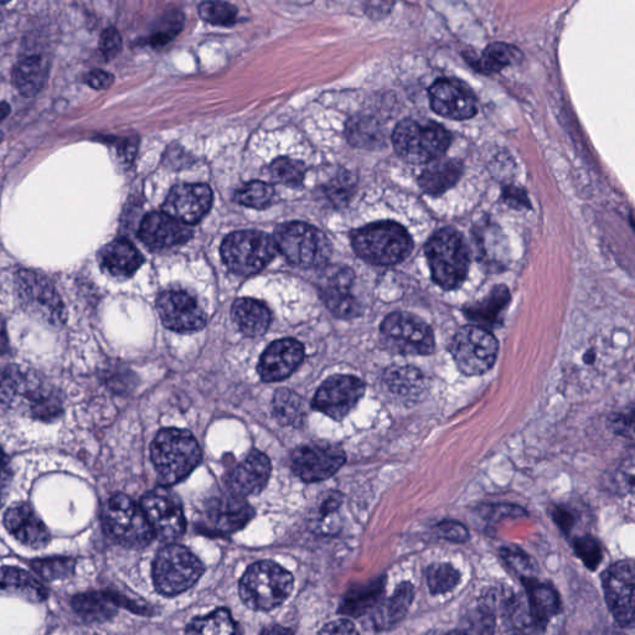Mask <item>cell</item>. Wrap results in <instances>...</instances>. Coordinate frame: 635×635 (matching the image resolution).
I'll use <instances>...</instances> for the list:
<instances>
[{"instance_id":"61","label":"cell","mask_w":635,"mask_h":635,"mask_svg":"<svg viewBox=\"0 0 635 635\" xmlns=\"http://www.w3.org/2000/svg\"><path fill=\"white\" fill-rule=\"evenodd\" d=\"M0 20H2V15H0Z\"/></svg>"},{"instance_id":"32","label":"cell","mask_w":635,"mask_h":635,"mask_svg":"<svg viewBox=\"0 0 635 635\" xmlns=\"http://www.w3.org/2000/svg\"><path fill=\"white\" fill-rule=\"evenodd\" d=\"M413 598H415V588L410 582L401 583L394 595L387 598L378 608L374 618L376 627L386 629L400 623L409 612Z\"/></svg>"},{"instance_id":"40","label":"cell","mask_w":635,"mask_h":635,"mask_svg":"<svg viewBox=\"0 0 635 635\" xmlns=\"http://www.w3.org/2000/svg\"><path fill=\"white\" fill-rule=\"evenodd\" d=\"M520 58L519 49L509 44L495 43L489 45L483 51L482 56L476 63V67L479 71L485 72V74H492V72L502 71L504 67L515 64Z\"/></svg>"},{"instance_id":"54","label":"cell","mask_w":635,"mask_h":635,"mask_svg":"<svg viewBox=\"0 0 635 635\" xmlns=\"http://www.w3.org/2000/svg\"><path fill=\"white\" fill-rule=\"evenodd\" d=\"M317 635H359V632L348 619H338L320 629Z\"/></svg>"},{"instance_id":"57","label":"cell","mask_w":635,"mask_h":635,"mask_svg":"<svg viewBox=\"0 0 635 635\" xmlns=\"http://www.w3.org/2000/svg\"><path fill=\"white\" fill-rule=\"evenodd\" d=\"M261 635H293L292 629L282 626H271L265 629Z\"/></svg>"},{"instance_id":"1","label":"cell","mask_w":635,"mask_h":635,"mask_svg":"<svg viewBox=\"0 0 635 635\" xmlns=\"http://www.w3.org/2000/svg\"><path fill=\"white\" fill-rule=\"evenodd\" d=\"M152 461L159 482L173 485L182 482L201 461V449L188 431L167 428L160 431L152 445Z\"/></svg>"},{"instance_id":"51","label":"cell","mask_w":635,"mask_h":635,"mask_svg":"<svg viewBox=\"0 0 635 635\" xmlns=\"http://www.w3.org/2000/svg\"><path fill=\"white\" fill-rule=\"evenodd\" d=\"M122 49V38L115 28H107L101 35L100 50L107 60H111L120 53Z\"/></svg>"},{"instance_id":"41","label":"cell","mask_w":635,"mask_h":635,"mask_svg":"<svg viewBox=\"0 0 635 635\" xmlns=\"http://www.w3.org/2000/svg\"><path fill=\"white\" fill-rule=\"evenodd\" d=\"M347 136L355 147L373 148L381 142L382 129L373 118L355 117L348 123Z\"/></svg>"},{"instance_id":"30","label":"cell","mask_w":635,"mask_h":635,"mask_svg":"<svg viewBox=\"0 0 635 635\" xmlns=\"http://www.w3.org/2000/svg\"><path fill=\"white\" fill-rule=\"evenodd\" d=\"M39 385H35L32 376L18 368H8L0 373V402L7 405L25 404L29 406Z\"/></svg>"},{"instance_id":"42","label":"cell","mask_w":635,"mask_h":635,"mask_svg":"<svg viewBox=\"0 0 635 635\" xmlns=\"http://www.w3.org/2000/svg\"><path fill=\"white\" fill-rule=\"evenodd\" d=\"M273 407L278 420L283 425L297 426L301 425L306 416L303 400L294 392L283 389L277 392Z\"/></svg>"},{"instance_id":"35","label":"cell","mask_w":635,"mask_h":635,"mask_svg":"<svg viewBox=\"0 0 635 635\" xmlns=\"http://www.w3.org/2000/svg\"><path fill=\"white\" fill-rule=\"evenodd\" d=\"M510 301L508 288L500 286L494 289L484 301L466 309V316L480 325L478 327H494L502 317L504 309Z\"/></svg>"},{"instance_id":"44","label":"cell","mask_w":635,"mask_h":635,"mask_svg":"<svg viewBox=\"0 0 635 635\" xmlns=\"http://www.w3.org/2000/svg\"><path fill=\"white\" fill-rule=\"evenodd\" d=\"M275 195V190L270 184L263 182L247 183L240 190H237L235 200L249 208L265 209L271 205Z\"/></svg>"},{"instance_id":"47","label":"cell","mask_w":635,"mask_h":635,"mask_svg":"<svg viewBox=\"0 0 635 635\" xmlns=\"http://www.w3.org/2000/svg\"><path fill=\"white\" fill-rule=\"evenodd\" d=\"M32 567L45 580L54 581L71 576L75 570V560L70 557H54V559L33 561Z\"/></svg>"},{"instance_id":"36","label":"cell","mask_w":635,"mask_h":635,"mask_svg":"<svg viewBox=\"0 0 635 635\" xmlns=\"http://www.w3.org/2000/svg\"><path fill=\"white\" fill-rule=\"evenodd\" d=\"M72 607L87 622H103L116 612V603L110 596L91 592L77 595L72 600Z\"/></svg>"},{"instance_id":"20","label":"cell","mask_w":635,"mask_h":635,"mask_svg":"<svg viewBox=\"0 0 635 635\" xmlns=\"http://www.w3.org/2000/svg\"><path fill=\"white\" fill-rule=\"evenodd\" d=\"M303 358L304 349L297 340H277L262 354L258 374L266 382L281 381L298 369Z\"/></svg>"},{"instance_id":"2","label":"cell","mask_w":635,"mask_h":635,"mask_svg":"<svg viewBox=\"0 0 635 635\" xmlns=\"http://www.w3.org/2000/svg\"><path fill=\"white\" fill-rule=\"evenodd\" d=\"M356 254L373 265L391 266L411 254L413 242L409 232L392 221H381L354 232Z\"/></svg>"},{"instance_id":"29","label":"cell","mask_w":635,"mask_h":635,"mask_svg":"<svg viewBox=\"0 0 635 635\" xmlns=\"http://www.w3.org/2000/svg\"><path fill=\"white\" fill-rule=\"evenodd\" d=\"M526 587V601L533 617L541 626H546L551 618L559 614L561 609L560 597L551 586L542 585L533 578H524Z\"/></svg>"},{"instance_id":"34","label":"cell","mask_w":635,"mask_h":635,"mask_svg":"<svg viewBox=\"0 0 635 635\" xmlns=\"http://www.w3.org/2000/svg\"><path fill=\"white\" fill-rule=\"evenodd\" d=\"M0 590L18 592L33 602H41L48 597V591L34 576L12 566L0 567Z\"/></svg>"},{"instance_id":"15","label":"cell","mask_w":635,"mask_h":635,"mask_svg":"<svg viewBox=\"0 0 635 635\" xmlns=\"http://www.w3.org/2000/svg\"><path fill=\"white\" fill-rule=\"evenodd\" d=\"M634 566L631 561H619L603 573L604 595L609 611L622 626H631L634 619Z\"/></svg>"},{"instance_id":"18","label":"cell","mask_w":635,"mask_h":635,"mask_svg":"<svg viewBox=\"0 0 635 635\" xmlns=\"http://www.w3.org/2000/svg\"><path fill=\"white\" fill-rule=\"evenodd\" d=\"M213 205V193L208 185L182 184L170 190L163 204V213L185 225L199 223Z\"/></svg>"},{"instance_id":"7","label":"cell","mask_w":635,"mask_h":635,"mask_svg":"<svg viewBox=\"0 0 635 635\" xmlns=\"http://www.w3.org/2000/svg\"><path fill=\"white\" fill-rule=\"evenodd\" d=\"M276 249L293 265L316 267L330 255V244L322 231L304 223L283 224L273 236Z\"/></svg>"},{"instance_id":"37","label":"cell","mask_w":635,"mask_h":635,"mask_svg":"<svg viewBox=\"0 0 635 635\" xmlns=\"http://www.w3.org/2000/svg\"><path fill=\"white\" fill-rule=\"evenodd\" d=\"M504 617L510 633L514 635H538L545 628L531 614L528 601L521 598H514L508 603Z\"/></svg>"},{"instance_id":"59","label":"cell","mask_w":635,"mask_h":635,"mask_svg":"<svg viewBox=\"0 0 635 635\" xmlns=\"http://www.w3.org/2000/svg\"><path fill=\"white\" fill-rule=\"evenodd\" d=\"M5 332L3 329V323L0 322V351H3L8 348L7 339H5Z\"/></svg>"},{"instance_id":"6","label":"cell","mask_w":635,"mask_h":635,"mask_svg":"<svg viewBox=\"0 0 635 635\" xmlns=\"http://www.w3.org/2000/svg\"><path fill=\"white\" fill-rule=\"evenodd\" d=\"M203 572V564L187 547L168 545L154 561V585L164 596H178L193 587Z\"/></svg>"},{"instance_id":"25","label":"cell","mask_w":635,"mask_h":635,"mask_svg":"<svg viewBox=\"0 0 635 635\" xmlns=\"http://www.w3.org/2000/svg\"><path fill=\"white\" fill-rule=\"evenodd\" d=\"M206 521L215 533L231 534L244 528L254 515L249 504L236 495L211 500L206 508Z\"/></svg>"},{"instance_id":"24","label":"cell","mask_w":635,"mask_h":635,"mask_svg":"<svg viewBox=\"0 0 635 635\" xmlns=\"http://www.w3.org/2000/svg\"><path fill=\"white\" fill-rule=\"evenodd\" d=\"M5 528L23 545L41 549L49 544L50 533L29 504L14 505L4 516Z\"/></svg>"},{"instance_id":"48","label":"cell","mask_w":635,"mask_h":635,"mask_svg":"<svg viewBox=\"0 0 635 635\" xmlns=\"http://www.w3.org/2000/svg\"><path fill=\"white\" fill-rule=\"evenodd\" d=\"M199 13L205 22L215 25H232L237 19V9L227 3L201 4Z\"/></svg>"},{"instance_id":"49","label":"cell","mask_w":635,"mask_h":635,"mask_svg":"<svg viewBox=\"0 0 635 635\" xmlns=\"http://www.w3.org/2000/svg\"><path fill=\"white\" fill-rule=\"evenodd\" d=\"M575 551L583 564L590 570H596L603 559V552L598 541L591 536H583L575 540Z\"/></svg>"},{"instance_id":"21","label":"cell","mask_w":635,"mask_h":635,"mask_svg":"<svg viewBox=\"0 0 635 635\" xmlns=\"http://www.w3.org/2000/svg\"><path fill=\"white\" fill-rule=\"evenodd\" d=\"M354 275L349 268L334 267L325 273L322 281V297L330 312L339 318L350 319L358 316L359 304L351 287Z\"/></svg>"},{"instance_id":"4","label":"cell","mask_w":635,"mask_h":635,"mask_svg":"<svg viewBox=\"0 0 635 635\" xmlns=\"http://www.w3.org/2000/svg\"><path fill=\"white\" fill-rule=\"evenodd\" d=\"M426 256L433 281L452 291L466 280L469 252L463 236L453 229H443L431 237L426 245Z\"/></svg>"},{"instance_id":"9","label":"cell","mask_w":635,"mask_h":635,"mask_svg":"<svg viewBox=\"0 0 635 635\" xmlns=\"http://www.w3.org/2000/svg\"><path fill=\"white\" fill-rule=\"evenodd\" d=\"M103 521L108 534L121 545L143 547L154 538L141 505L134 503L127 495L117 494L108 500Z\"/></svg>"},{"instance_id":"27","label":"cell","mask_w":635,"mask_h":635,"mask_svg":"<svg viewBox=\"0 0 635 635\" xmlns=\"http://www.w3.org/2000/svg\"><path fill=\"white\" fill-rule=\"evenodd\" d=\"M232 317L241 332L249 337H260L271 324L270 309L252 298L237 299L232 307Z\"/></svg>"},{"instance_id":"31","label":"cell","mask_w":635,"mask_h":635,"mask_svg":"<svg viewBox=\"0 0 635 635\" xmlns=\"http://www.w3.org/2000/svg\"><path fill=\"white\" fill-rule=\"evenodd\" d=\"M463 173V165L457 159L436 160L420 177L423 191L431 195H440L458 182Z\"/></svg>"},{"instance_id":"28","label":"cell","mask_w":635,"mask_h":635,"mask_svg":"<svg viewBox=\"0 0 635 635\" xmlns=\"http://www.w3.org/2000/svg\"><path fill=\"white\" fill-rule=\"evenodd\" d=\"M49 77V67L38 55L19 61L13 70V84L25 97L38 95Z\"/></svg>"},{"instance_id":"55","label":"cell","mask_w":635,"mask_h":635,"mask_svg":"<svg viewBox=\"0 0 635 635\" xmlns=\"http://www.w3.org/2000/svg\"><path fill=\"white\" fill-rule=\"evenodd\" d=\"M113 81H115V77L102 70L91 71L85 76L86 84L92 87V89L100 91L110 89L113 85Z\"/></svg>"},{"instance_id":"50","label":"cell","mask_w":635,"mask_h":635,"mask_svg":"<svg viewBox=\"0 0 635 635\" xmlns=\"http://www.w3.org/2000/svg\"><path fill=\"white\" fill-rule=\"evenodd\" d=\"M437 533L441 538L458 542V544L469 540V531L466 526L453 520L442 521L441 524H438Z\"/></svg>"},{"instance_id":"23","label":"cell","mask_w":635,"mask_h":635,"mask_svg":"<svg viewBox=\"0 0 635 635\" xmlns=\"http://www.w3.org/2000/svg\"><path fill=\"white\" fill-rule=\"evenodd\" d=\"M271 476V462L265 454L252 451L231 472L227 485L236 497L244 498L255 495L266 487Z\"/></svg>"},{"instance_id":"11","label":"cell","mask_w":635,"mask_h":635,"mask_svg":"<svg viewBox=\"0 0 635 635\" xmlns=\"http://www.w3.org/2000/svg\"><path fill=\"white\" fill-rule=\"evenodd\" d=\"M381 335L391 349L401 354L430 355L435 350V335L420 318L394 312L381 324Z\"/></svg>"},{"instance_id":"13","label":"cell","mask_w":635,"mask_h":635,"mask_svg":"<svg viewBox=\"0 0 635 635\" xmlns=\"http://www.w3.org/2000/svg\"><path fill=\"white\" fill-rule=\"evenodd\" d=\"M17 287L20 301L28 312L51 324L63 323V302L45 277L30 271L19 272Z\"/></svg>"},{"instance_id":"26","label":"cell","mask_w":635,"mask_h":635,"mask_svg":"<svg viewBox=\"0 0 635 635\" xmlns=\"http://www.w3.org/2000/svg\"><path fill=\"white\" fill-rule=\"evenodd\" d=\"M101 263L110 275L127 278L133 276L142 266L143 257L131 242L118 239L103 249Z\"/></svg>"},{"instance_id":"22","label":"cell","mask_w":635,"mask_h":635,"mask_svg":"<svg viewBox=\"0 0 635 635\" xmlns=\"http://www.w3.org/2000/svg\"><path fill=\"white\" fill-rule=\"evenodd\" d=\"M138 236L148 247L159 250L184 244L193 236V231L167 214L151 213L143 219Z\"/></svg>"},{"instance_id":"56","label":"cell","mask_w":635,"mask_h":635,"mask_svg":"<svg viewBox=\"0 0 635 635\" xmlns=\"http://www.w3.org/2000/svg\"><path fill=\"white\" fill-rule=\"evenodd\" d=\"M555 521L565 533H569L573 525V518L569 511L564 509L555 510Z\"/></svg>"},{"instance_id":"53","label":"cell","mask_w":635,"mask_h":635,"mask_svg":"<svg viewBox=\"0 0 635 635\" xmlns=\"http://www.w3.org/2000/svg\"><path fill=\"white\" fill-rule=\"evenodd\" d=\"M10 482H12V469H10L9 459L0 449V508L8 498Z\"/></svg>"},{"instance_id":"33","label":"cell","mask_w":635,"mask_h":635,"mask_svg":"<svg viewBox=\"0 0 635 635\" xmlns=\"http://www.w3.org/2000/svg\"><path fill=\"white\" fill-rule=\"evenodd\" d=\"M384 381L391 392L405 399H417L427 386L425 376L412 366H392L386 370Z\"/></svg>"},{"instance_id":"45","label":"cell","mask_w":635,"mask_h":635,"mask_svg":"<svg viewBox=\"0 0 635 635\" xmlns=\"http://www.w3.org/2000/svg\"><path fill=\"white\" fill-rule=\"evenodd\" d=\"M495 616L489 607L473 609L464 618L461 635H494Z\"/></svg>"},{"instance_id":"10","label":"cell","mask_w":635,"mask_h":635,"mask_svg":"<svg viewBox=\"0 0 635 635\" xmlns=\"http://www.w3.org/2000/svg\"><path fill=\"white\" fill-rule=\"evenodd\" d=\"M498 350L494 335L478 325H466L459 329L451 345L458 369L467 376L488 373L497 360Z\"/></svg>"},{"instance_id":"52","label":"cell","mask_w":635,"mask_h":635,"mask_svg":"<svg viewBox=\"0 0 635 635\" xmlns=\"http://www.w3.org/2000/svg\"><path fill=\"white\" fill-rule=\"evenodd\" d=\"M502 556L505 562L510 567L521 573L524 578H529L528 573L531 571V564L528 555H525L523 551L519 549H510V547H505L502 550Z\"/></svg>"},{"instance_id":"3","label":"cell","mask_w":635,"mask_h":635,"mask_svg":"<svg viewBox=\"0 0 635 635\" xmlns=\"http://www.w3.org/2000/svg\"><path fill=\"white\" fill-rule=\"evenodd\" d=\"M294 578L272 561L251 565L240 581L242 601L255 611H271L291 596Z\"/></svg>"},{"instance_id":"16","label":"cell","mask_w":635,"mask_h":635,"mask_svg":"<svg viewBox=\"0 0 635 635\" xmlns=\"http://www.w3.org/2000/svg\"><path fill=\"white\" fill-rule=\"evenodd\" d=\"M364 392V382L355 376L335 375L319 387L313 405L324 415L340 421L358 405Z\"/></svg>"},{"instance_id":"46","label":"cell","mask_w":635,"mask_h":635,"mask_svg":"<svg viewBox=\"0 0 635 635\" xmlns=\"http://www.w3.org/2000/svg\"><path fill=\"white\" fill-rule=\"evenodd\" d=\"M304 165L298 160L280 158L271 165V175L276 182L288 185V187H298L303 183Z\"/></svg>"},{"instance_id":"43","label":"cell","mask_w":635,"mask_h":635,"mask_svg":"<svg viewBox=\"0 0 635 635\" xmlns=\"http://www.w3.org/2000/svg\"><path fill=\"white\" fill-rule=\"evenodd\" d=\"M426 578L432 595H445L456 588L461 581V573L452 565L435 564L428 567Z\"/></svg>"},{"instance_id":"58","label":"cell","mask_w":635,"mask_h":635,"mask_svg":"<svg viewBox=\"0 0 635 635\" xmlns=\"http://www.w3.org/2000/svg\"><path fill=\"white\" fill-rule=\"evenodd\" d=\"M10 112V106L7 102L0 103V122L5 120L8 117Z\"/></svg>"},{"instance_id":"5","label":"cell","mask_w":635,"mask_h":635,"mask_svg":"<svg viewBox=\"0 0 635 635\" xmlns=\"http://www.w3.org/2000/svg\"><path fill=\"white\" fill-rule=\"evenodd\" d=\"M392 144L405 162L426 164L435 162L446 153L451 136L445 127L436 122L405 120L392 133Z\"/></svg>"},{"instance_id":"39","label":"cell","mask_w":635,"mask_h":635,"mask_svg":"<svg viewBox=\"0 0 635 635\" xmlns=\"http://www.w3.org/2000/svg\"><path fill=\"white\" fill-rule=\"evenodd\" d=\"M384 592V578L351 591L343 603L342 612L360 617L379 603Z\"/></svg>"},{"instance_id":"60","label":"cell","mask_w":635,"mask_h":635,"mask_svg":"<svg viewBox=\"0 0 635 635\" xmlns=\"http://www.w3.org/2000/svg\"><path fill=\"white\" fill-rule=\"evenodd\" d=\"M2 138H3V134L0 133V141H2Z\"/></svg>"},{"instance_id":"12","label":"cell","mask_w":635,"mask_h":635,"mask_svg":"<svg viewBox=\"0 0 635 635\" xmlns=\"http://www.w3.org/2000/svg\"><path fill=\"white\" fill-rule=\"evenodd\" d=\"M342 447L328 442H313L298 447L292 454L293 472L308 483L322 482L344 466Z\"/></svg>"},{"instance_id":"38","label":"cell","mask_w":635,"mask_h":635,"mask_svg":"<svg viewBox=\"0 0 635 635\" xmlns=\"http://www.w3.org/2000/svg\"><path fill=\"white\" fill-rule=\"evenodd\" d=\"M188 635H237V627L229 609L220 608L208 616L195 618Z\"/></svg>"},{"instance_id":"14","label":"cell","mask_w":635,"mask_h":635,"mask_svg":"<svg viewBox=\"0 0 635 635\" xmlns=\"http://www.w3.org/2000/svg\"><path fill=\"white\" fill-rule=\"evenodd\" d=\"M141 507L147 516L154 536L162 541H174L185 531V516L182 505L173 494L164 489L153 490L144 495Z\"/></svg>"},{"instance_id":"19","label":"cell","mask_w":635,"mask_h":635,"mask_svg":"<svg viewBox=\"0 0 635 635\" xmlns=\"http://www.w3.org/2000/svg\"><path fill=\"white\" fill-rule=\"evenodd\" d=\"M428 94L433 111L449 120H469L478 112L476 96L461 81L438 80Z\"/></svg>"},{"instance_id":"17","label":"cell","mask_w":635,"mask_h":635,"mask_svg":"<svg viewBox=\"0 0 635 635\" xmlns=\"http://www.w3.org/2000/svg\"><path fill=\"white\" fill-rule=\"evenodd\" d=\"M157 309L165 327L175 332H193L206 324L204 309L184 291L163 292L158 297Z\"/></svg>"},{"instance_id":"8","label":"cell","mask_w":635,"mask_h":635,"mask_svg":"<svg viewBox=\"0 0 635 635\" xmlns=\"http://www.w3.org/2000/svg\"><path fill=\"white\" fill-rule=\"evenodd\" d=\"M276 250L270 236L249 230L227 236L221 247V255L232 272L250 276L265 268L275 257Z\"/></svg>"}]
</instances>
